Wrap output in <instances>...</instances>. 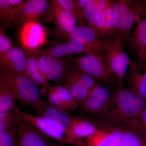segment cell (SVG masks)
I'll return each instance as SVG.
<instances>
[{"instance_id": "30", "label": "cell", "mask_w": 146, "mask_h": 146, "mask_svg": "<svg viewBox=\"0 0 146 146\" xmlns=\"http://www.w3.org/2000/svg\"><path fill=\"white\" fill-rule=\"evenodd\" d=\"M16 116L12 111L0 113V131L17 130Z\"/></svg>"}, {"instance_id": "17", "label": "cell", "mask_w": 146, "mask_h": 146, "mask_svg": "<svg viewBox=\"0 0 146 146\" xmlns=\"http://www.w3.org/2000/svg\"><path fill=\"white\" fill-rule=\"evenodd\" d=\"M128 89L146 101V64L130 60Z\"/></svg>"}, {"instance_id": "7", "label": "cell", "mask_w": 146, "mask_h": 146, "mask_svg": "<svg viewBox=\"0 0 146 146\" xmlns=\"http://www.w3.org/2000/svg\"><path fill=\"white\" fill-rule=\"evenodd\" d=\"M105 58L118 82L119 89L123 88L124 78L129 68L130 59L124 49L123 39L119 36L111 40L108 47Z\"/></svg>"}, {"instance_id": "34", "label": "cell", "mask_w": 146, "mask_h": 146, "mask_svg": "<svg viewBox=\"0 0 146 146\" xmlns=\"http://www.w3.org/2000/svg\"><path fill=\"white\" fill-rule=\"evenodd\" d=\"M0 28V54L7 52L13 48L6 34L5 27L1 25Z\"/></svg>"}, {"instance_id": "16", "label": "cell", "mask_w": 146, "mask_h": 146, "mask_svg": "<svg viewBox=\"0 0 146 146\" xmlns=\"http://www.w3.org/2000/svg\"><path fill=\"white\" fill-rule=\"evenodd\" d=\"M48 12L49 20L54 24L56 29L58 31L67 32L77 27L75 19L58 3L57 0L50 1Z\"/></svg>"}, {"instance_id": "3", "label": "cell", "mask_w": 146, "mask_h": 146, "mask_svg": "<svg viewBox=\"0 0 146 146\" xmlns=\"http://www.w3.org/2000/svg\"><path fill=\"white\" fill-rule=\"evenodd\" d=\"M12 111L17 117L26 121L49 138L63 143L75 146H86L85 142L77 140L69 130L54 120L42 116L30 115L20 110L16 106L13 107Z\"/></svg>"}, {"instance_id": "6", "label": "cell", "mask_w": 146, "mask_h": 146, "mask_svg": "<svg viewBox=\"0 0 146 146\" xmlns=\"http://www.w3.org/2000/svg\"><path fill=\"white\" fill-rule=\"evenodd\" d=\"M113 93L107 87L97 84L80 106V112L94 119L101 121L107 113Z\"/></svg>"}, {"instance_id": "12", "label": "cell", "mask_w": 146, "mask_h": 146, "mask_svg": "<svg viewBox=\"0 0 146 146\" xmlns=\"http://www.w3.org/2000/svg\"><path fill=\"white\" fill-rule=\"evenodd\" d=\"M134 3L136 26L127 40L131 49L137 54L146 44V4L138 1H134Z\"/></svg>"}, {"instance_id": "35", "label": "cell", "mask_w": 146, "mask_h": 146, "mask_svg": "<svg viewBox=\"0 0 146 146\" xmlns=\"http://www.w3.org/2000/svg\"><path fill=\"white\" fill-rule=\"evenodd\" d=\"M9 1L11 10L12 23H13L14 19L21 11L25 2L23 0H9Z\"/></svg>"}, {"instance_id": "14", "label": "cell", "mask_w": 146, "mask_h": 146, "mask_svg": "<svg viewBox=\"0 0 146 146\" xmlns=\"http://www.w3.org/2000/svg\"><path fill=\"white\" fill-rule=\"evenodd\" d=\"M49 6V3L46 0H28L16 16L13 23L21 27L29 22H38L46 14Z\"/></svg>"}, {"instance_id": "29", "label": "cell", "mask_w": 146, "mask_h": 146, "mask_svg": "<svg viewBox=\"0 0 146 146\" xmlns=\"http://www.w3.org/2000/svg\"><path fill=\"white\" fill-rule=\"evenodd\" d=\"M57 1L63 8L68 11L76 21L77 26L86 25V20L83 13L79 8L75 1L73 0H57Z\"/></svg>"}, {"instance_id": "8", "label": "cell", "mask_w": 146, "mask_h": 146, "mask_svg": "<svg viewBox=\"0 0 146 146\" xmlns=\"http://www.w3.org/2000/svg\"><path fill=\"white\" fill-rule=\"evenodd\" d=\"M63 85L81 104L97 84L96 79L74 64L64 79Z\"/></svg>"}, {"instance_id": "32", "label": "cell", "mask_w": 146, "mask_h": 146, "mask_svg": "<svg viewBox=\"0 0 146 146\" xmlns=\"http://www.w3.org/2000/svg\"><path fill=\"white\" fill-rule=\"evenodd\" d=\"M0 146H18L17 129L0 131Z\"/></svg>"}, {"instance_id": "23", "label": "cell", "mask_w": 146, "mask_h": 146, "mask_svg": "<svg viewBox=\"0 0 146 146\" xmlns=\"http://www.w3.org/2000/svg\"><path fill=\"white\" fill-rule=\"evenodd\" d=\"M42 117L54 120L70 131L77 118L71 116L68 112L51 106L48 104Z\"/></svg>"}, {"instance_id": "20", "label": "cell", "mask_w": 146, "mask_h": 146, "mask_svg": "<svg viewBox=\"0 0 146 146\" xmlns=\"http://www.w3.org/2000/svg\"><path fill=\"white\" fill-rule=\"evenodd\" d=\"M26 56L25 76L38 86L49 88L44 67L36 56L24 50Z\"/></svg>"}, {"instance_id": "37", "label": "cell", "mask_w": 146, "mask_h": 146, "mask_svg": "<svg viewBox=\"0 0 146 146\" xmlns=\"http://www.w3.org/2000/svg\"><path fill=\"white\" fill-rule=\"evenodd\" d=\"M138 62L146 64V44L137 54Z\"/></svg>"}, {"instance_id": "10", "label": "cell", "mask_w": 146, "mask_h": 146, "mask_svg": "<svg viewBox=\"0 0 146 146\" xmlns=\"http://www.w3.org/2000/svg\"><path fill=\"white\" fill-rule=\"evenodd\" d=\"M96 122L99 128L108 133L115 146H146V138L133 131L98 120Z\"/></svg>"}, {"instance_id": "9", "label": "cell", "mask_w": 146, "mask_h": 146, "mask_svg": "<svg viewBox=\"0 0 146 146\" xmlns=\"http://www.w3.org/2000/svg\"><path fill=\"white\" fill-rule=\"evenodd\" d=\"M113 9L116 36L127 39L135 23L134 1H114Z\"/></svg>"}, {"instance_id": "36", "label": "cell", "mask_w": 146, "mask_h": 146, "mask_svg": "<svg viewBox=\"0 0 146 146\" xmlns=\"http://www.w3.org/2000/svg\"><path fill=\"white\" fill-rule=\"evenodd\" d=\"M93 1V0H75V1L77 5L84 14V11Z\"/></svg>"}, {"instance_id": "25", "label": "cell", "mask_w": 146, "mask_h": 146, "mask_svg": "<svg viewBox=\"0 0 146 146\" xmlns=\"http://www.w3.org/2000/svg\"><path fill=\"white\" fill-rule=\"evenodd\" d=\"M17 100L14 92L7 83L0 79V113L12 111Z\"/></svg>"}, {"instance_id": "13", "label": "cell", "mask_w": 146, "mask_h": 146, "mask_svg": "<svg viewBox=\"0 0 146 146\" xmlns=\"http://www.w3.org/2000/svg\"><path fill=\"white\" fill-rule=\"evenodd\" d=\"M19 38L24 48H39L46 42L47 32L38 22H31L24 24L19 30Z\"/></svg>"}, {"instance_id": "18", "label": "cell", "mask_w": 146, "mask_h": 146, "mask_svg": "<svg viewBox=\"0 0 146 146\" xmlns=\"http://www.w3.org/2000/svg\"><path fill=\"white\" fill-rule=\"evenodd\" d=\"M114 4V1H110L100 16L94 28L101 41L113 40L116 37Z\"/></svg>"}, {"instance_id": "26", "label": "cell", "mask_w": 146, "mask_h": 146, "mask_svg": "<svg viewBox=\"0 0 146 146\" xmlns=\"http://www.w3.org/2000/svg\"><path fill=\"white\" fill-rule=\"evenodd\" d=\"M139 133L146 138V108L136 117L117 125Z\"/></svg>"}, {"instance_id": "1", "label": "cell", "mask_w": 146, "mask_h": 146, "mask_svg": "<svg viewBox=\"0 0 146 146\" xmlns=\"http://www.w3.org/2000/svg\"><path fill=\"white\" fill-rule=\"evenodd\" d=\"M146 108V101L128 89L120 88L113 93L109 108L100 121L118 125L137 117Z\"/></svg>"}, {"instance_id": "11", "label": "cell", "mask_w": 146, "mask_h": 146, "mask_svg": "<svg viewBox=\"0 0 146 146\" xmlns=\"http://www.w3.org/2000/svg\"><path fill=\"white\" fill-rule=\"evenodd\" d=\"M18 146H56L48 137L26 121L16 117Z\"/></svg>"}, {"instance_id": "21", "label": "cell", "mask_w": 146, "mask_h": 146, "mask_svg": "<svg viewBox=\"0 0 146 146\" xmlns=\"http://www.w3.org/2000/svg\"><path fill=\"white\" fill-rule=\"evenodd\" d=\"M54 35L68 42H78L83 43H92L101 41L99 39L95 29L89 27L77 26L72 30L63 32L54 30Z\"/></svg>"}, {"instance_id": "28", "label": "cell", "mask_w": 146, "mask_h": 146, "mask_svg": "<svg viewBox=\"0 0 146 146\" xmlns=\"http://www.w3.org/2000/svg\"><path fill=\"white\" fill-rule=\"evenodd\" d=\"M52 87L68 107L70 112H72L80 106V103L74 98L70 92L63 85L57 82Z\"/></svg>"}, {"instance_id": "5", "label": "cell", "mask_w": 146, "mask_h": 146, "mask_svg": "<svg viewBox=\"0 0 146 146\" xmlns=\"http://www.w3.org/2000/svg\"><path fill=\"white\" fill-rule=\"evenodd\" d=\"M104 56L91 53L70 58V60L84 72L111 88L118 87L117 78L107 65Z\"/></svg>"}, {"instance_id": "4", "label": "cell", "mask_w": 146, "mask_h": 146, "mask_svg": "<svg viewBox=\"0 0 146 146\" xmlns=\"http://www.w3.org/2000/svg\"><path fill=\"white\" fill-rule=\"evenodd\" d=\"M110 42V41H99L92 43L70 41L46 48L24 50L36 56L47 55L59 58L71 55L91 53L104 56Z\"/></svg>"}, {"instance_id": "38", "label": "cell", "mask_w": 146, "mask_h": 146, "mask_svg": "<svg viewBox=\"0 0 146 146\" xmlns=\"http://www.w3.org/2000/svg\"><path fill=\"white\" fill-rule=\"evenodd\" d=\"M56 146H59V145H56Z\"/></svg>"}, {"instance_id": "22", "label": "cell", "mask_w": 146, "mask_h": 146, "mask_svg": "<svg viewBox=\"0 0 146 146\" xmlns=\"http://www.w3.org/2000/svg\"><path fill=\"white\" fill-rule=\"evenodd\" d=\"M99 128L94 120L77 117L73 124L70 132L73 137L79 141L85 142L82 139L94 134Z\"/></svg>"}, {"instance_id": "15", "label": "cell", "mask_w": 146, "mask_h": 146, "mask_svg": "<svg viewBox=\"0 0 146 146\" xmlns=\"http://www.w3.org/2000/svg\"><path fill=\"white\" fill-rule=\"evenodd\" d=\"M40 56L39 60L44 67L48 81H55L58 83L62 81L72 66L66 60L59 58L47 55Z\"/></svg>"}, {"instance_id": "24", "label": "cell", "mask_w": 146, "mask_h": 146, "mask_svg": "<svg viewBox=\"0 0 146 146\" xmlns=\"http://www.w3.org/2000/svg\"><path fill=\"white\" fill-rule=\"evenodd\" d=\"M108 0H93L84 11V15L88 26L95 28L100 16L109 4Z\"/></svg>"}, {"instance_id": "33", "label": "cell", "mask_w": 146, "mask_h": 146, "mask_svg": "<svg viewBox=\"0 0 146 146\" xmlns=\"http://www.w3.org/2000/svg\"><path fill=\"white\" fill-rule=\"evenodd\" d=\"M0 18L8 24L12 23L10 4L9 0H0Z\"/></svg>"}, {"instance_id": "2", "label": "cell", "mask_w": 146, "mask_h": 146, "mask_svg": "<svg viewBox=\"0 0 146 146\" xmlns=\"http://www.w3.org/2000/svg\"><path fill=\"white\" fill-rule=\"evenodd\" d=\"M0 79L10 86L17 100L33 108L38 116H42L48 104L42 99V92L39 86L27 76L15 74L1 67Z\"/></svg>"}, {"instance_id": "31", "label": "cell", "mask_w": 146, "mask_h": 146, "mask_svg": "<svg viewBox=\"0 0 146 146\" xmlns=\"http://www.w3.org/2000/svg\"><path fill=\"white\" fill-rule=\"evenodd\" d=\"M47 99L48 102V104L51 106L63 110L65 112L68 113L70 112L68 107L62 101L58 94L52 87L50 86L48 88V91L47 94Z\"/></svg>"}, {"instance_id": "19", "label": "cell", "mask_w": 146, "mask_h": 146, "mask_svg": "<svg viewBox=\"0 0 146 146\" xmlns=\"http://www.w3.org/2000/svg\"><path fill=\"white\" fill-rule=\"evenodd\" d=\"M26 56L24 50L13 47L7 52L0 54V67L18 74L25 75Z\"/></svg>"}, {"instance_id": "27", "label": "cell", "mask_w": 146, "mask_h": 146, "mask_svg": "<svg viewBox=\"0 0 146 146\" xmlns=\"http://www.w3.org/2000/svg\"><path fill=\"white\" fill-rule=\"evenodd\" d=\"M85 143L86 146H115L107 131L99 128L96 133L85 138Z\"/></svg>"}]
</instances>
